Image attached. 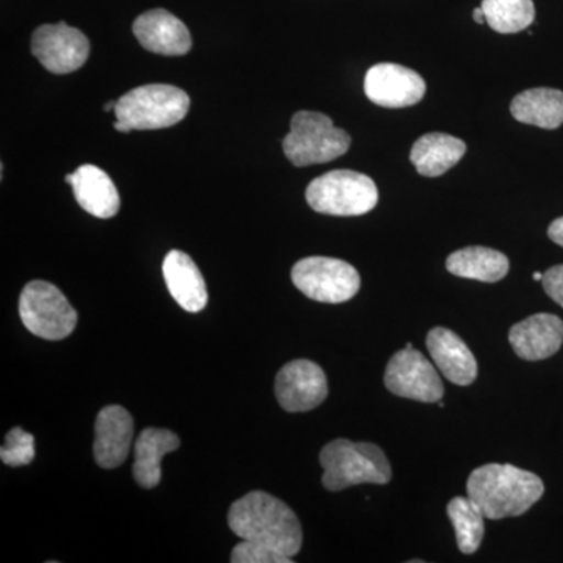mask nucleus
Masks as SVG:
<instances>
[{
  "instance_id": "1a4fd4ad",
  "label": "nucleus",
  "mask_w": 563,
  "mask_h": 563,
  "mask_svg": "<svg viewBox=\"0 0 563 563\" xmlns=\"http://www.w3.org/2000/svg\"><path fill=\"white\" fill-rule=\"evenodd\" d=\"M384 383L393 395L413 401L439 402L444 396L439 373L410 343L393 355L385 369Z\"/></svg>"
},
{
  "instance_id": "ddd939ff",
  "label": "nucleus",
  "mask_w": 563,
  "mask_h": 563,
  "mask_svg": "<svg viewBox=\"0 0 563 563\" xmlns=\"http://www.w3.org/2000/svg\"><path fill=\"white\" fill-rule=\"evenodd\" d=\"M133 33L144 49L168 57L190 52L192 40L187 25L169 11H146L133 22Z\"/></svg>"
},
{
  "instance_id": "cd10ccee",
  "label": "nucleus",
  "mask_w": 563,
  "mask_h": 563,
  "mask_svg": "<svg viewBox=\"0 0 563 563\" xmlns=\"http://www.w3.org/2000/svg\"><path fill=\"white\" fill-rule=\"evenodd\" d=\"M548 236H550L555 244L563 247V217L551 222L550 229H548Z\"/></svg>"
},
{
  "instance_id": "4468645a",
  "label": "nucleus",
  "mask_w": 563,
  "mask_h": 563,
  "mask_svg": "<svg viewBox=\"0 0 563 563\" xmlns=\"http://www.w3.org/2000/svg\"><path fill=\"white\" fill-rule=\"evenodd\" d=\"M95 459L101 468L113 470L122 465L131 453L133 420L121 406L103 407L96 418Z\"/></svg>"
},
{
  "instance_id": "412c9836",
  "label": "nucleus",
  "mask_w": 563,
  "mask_h": 563,
  "mask_svg": "<svg viewBox=\"0 0 563 563\" xmlns=\"http://www.w3.org/2000/svg\"><path fill=\"white\" fill-rule=\"evenodd\" d=\"M509 258L503 252L485 246L463 247L448 257L446 269L463 279L499 282L509 273Z\"/></svg>"
},
{
  "instance_id": "c85d7f7f",
  "label": "nucleus",
  "mask_w": 563,
  "mask_h": 563,
  "mask_svg": "<svg viewBox=\"0 0 563 563\" xmlns=\"http://www.w3.org/2000/svg\"><path fill=\"white\" fill-rule=\"evenodd\" d=\"M473 20L476 21L477 24H484V22H487L485 21L484 10L481 9V7L473 11Z\"/></svg>"
},
{
  "instance_id": "6ab92c4d",
  "label": "nucleus",
  "mask_w": 563,
  "mask_h": 563,
  "mask_svg": "<svg viewBox=\"0 0 563 563\" xmlns=\"http://www.w3.org/2000/svg\"><path fill=\"white\" fill-rule=\"evenodd\" d=\"M180 439L168 429L150 428L140 433L135 443L133 476L143 488H154L162 481V459L179 450Z\"/></svg>"
},
{
  "instance_id": "7ed1b4c3",
  "label": "nucleus",
  "mask_w": 563,
  "mask_h": 563,
  "mask_svg": "<svg viewBox=\"0 0 563 563\" xmlns=\"http://www.w3.org/2000/svg\"><path fill=\"white\" fill-rule=\"evenodd\" d=\"M320 463L324 468L322 485L329 492H342L361 484L385 485L391 481L390 462L373 443L333 440L322 448Z\"/></svg>"
},
{
  "instance_id": "5701e85b",
  "label": "nucleus",
  "mask_w": 563,
  "mask_h": 563,
  "mask_svg": "<svg viewBox=\"0 0 563 563\" xmlns=\"http://www.w3.org/2000/svg\"><path fill=\"white\" fill-rule=\"evenodd\" d=\"M448 515L454 526L459 550L463 554L476 553L485 533V517L479 507L472 499L457 496L448 504Z\"/></svg>"
},
{
  "instance_id": "0eeeda50",
  "label": "nucleus",
  "mask_w": 563,
  "mask_h": 563,
  "mask_svg": "<svg viewBox=\"0 0 563 563\" xmlns=\"http://www.w3.org/2000/svg\"><path fill=\"white\" fill-rule=\"evenodd\" d=\"M20 314L33 335L51 342L66 339L77 325V312L55 285L33 280L20 298Z\"/></svg>"
},
{
  "instance_id": "423d86ee",
  "label": "nucleus",
  "mask_w": 563,
  "mask_h": 563,
  "mask_svg": "<svg viewBox=\"0 0 563 563\" xmlns=\"http://www.w3.org/2000/svg\"><path fill=\"white\" fill-rule=\"evenodd\" d=\"M306 199L318 213L361 217L377 206L379 191L365 174L336 169L310 181Z\"/></svg>"
},
{
  "instance_id": "bb28decb",
  "label": "nucleus",
  "mask_w": 563,
  "mask_h": 563,
  "mask_svg": "<svg viewBox=\"0 0 563 563\" xmlns=\"http://www.w3.org/2000/svg\"><path fill=\"white\" fill-rule=\"evenodd\" d=\"M547 295L563 307V265L553 266L543 274L542 279Z\"/></svg>"
},
{
  "instance_id": "b1692460",
  "label": "nucleus",
  "mask_w": 563,
  "mask_h": 563,
  "mask_svg": "<svg viewBox=\"0 0 563 563\" xmlns=\"http://www.w3.org/2000/svg\"><path fill=\"white\" fill-rule=\"evenodd\" d=\"M485 21L498 33L526 31L536 21L532 0H483Z\"/></svg>"
},
{
  "instance_id": "4be33fe9",
  "label": "nucleus",
  "mask_w": 563,
  "mask_h": 563,
  "mask_svg": "<svg viewBox=\"0 0 563 563\" xmlns=\"http://www.w3.org/2000/svg\"><path fill=\"white\" fill-rule=\"evenodd\" d=\"M515 120L542 129L563 124V91L554 88H532L514 99L510 106Z\"/></svg>"
},
{
  "instance_id": "dca6fc26",
  "label": "nucleus",
  "mask_w": 563,
  "mask_h": 563,
  "mask_svg": "<svg viewBox=\"0 0 563 563\" xmlns=\"http://www.w3.org/2000/svg\"><path fill=\"white\" fill-rule=\"evenodd\" d=\"M426 346L437 368L450 383L466 387L476 380V358L457 333L444 328L432 329L426 339Z\"/></svg>"
},
{
  "instance_id": "a211bd4d",
  "label": "nucleus",
  "mask_w": 563,
  "mask_h": 563,
  "mask_svg": "<svg viewBox=\"0 0 563 563\" xmlns=\"http://www.w3.org/2000/svg\"><path fill=\"white\" fill-rule=\"evenodd\" d=\"M163 277L174 301L181 309L191 313L206 309L209 302L206 280L190 255L181 251L169 252L163 262Z\"/></svg>"
},
{
  "instance_id": "2eb2a0df",
  "label": "nucleus",
  "mask_w": 563,
  "mask_h": 563,
  "mask_svg": "<svg viewBox=\"0 0 563 563\" xmlns=\"http://www.w3.org/2000/svg\"><path fill=\"white\" fill-rule=\"evenodd\" d=\"M515 354L523 361L553 357L563 343V321L551 313H537L517 322L509 332Z\"/></svg>"
},
{
  "instance_id": "9d476101",
  "label": "nucleus",
  "mask_w": 563,
  "mask_h": 563,
  "mask_svg": "<svg viewBox=\"0 0 563 563\" xmlns=\"http://www.w3.org/2000/svg\"><path fill=\"white\" fill-rule=\"evenodd\" d=\"M32 54L54 74L80 69L90 55V41L65 22L41 25L32 36Z\"/></svg>"
},
{
  "instance_id": "f03ea898",
  "label": "nucleus",
  "mask_w": 563,
  "mask_h": 563,
  "mask_svg": "<svg viewBox=\"0 0 563 563\" xmlns=\"http://www.w3.org/2000/svg\"><path fill=\"white\" fill-rule=\"evenodd\" d=\"M466 492L487 520H504L528 512L542 498L544 485L537 474L509 463H488L470 474Z\"/></svg>"
},
{
  "instance_id": "c756f323",
  "label": "nucleus",
  "mask_w": 563,
  "mask_h": 563,
  "mask_svg": "<svg viewBox=\"0 0 563 563\" xmlns=\"http://www.w3.org/2000/svg\"><path fill=\"white\" fill-rule=\"evenodd\" d=\"M103 110L106 111H113L117 110V102H109L106 107H103Z\"/></svg>"
},
{
  "instance_id": "f257e3e1",
  "label": "nucleus",
  "mask_w": 563,
  "mask_h": 563,
  "mask_svg": "<svg viewBox=\"0 0 563 563\" xmlns=\"http://www.w3.org/2000/svg\"><path fill=\"white\" fill-rule=\"evenodd\" d=\"M229 528L247 542L295 558L301 551L302 528L287 504L265 492H251L229 510Z\"/></svg>"
},
{
  "instance_id": "6e6552de",
  "label": "nucleus",
  "mask_w": 563,
  "mask_h": 563,
  "mask_svg": "<svg viewBox=\"0 0 563 563\" xmlns=\"http://www.w3.org/2000/svg\"><path fill=\"white\" fill-rule=\"evenodd\" d=\"M291 279L307 298L324 303L350 301L361 290V274L339 258H302L292 266Z\"/></svg>"
},
{
  "instance_id": "39448f33",
  "label": "nucleus",
  "mask_w": 563,
  "mask_h": 563,
  "mask_svg": "<svg viewBox=\"0 0 563 563\" xmlns=\"http://www.w3.org/2000/svg\"><path fill=\"white\" fill-rule=\"evenodd\" d=\"M190 110L187 92L173 85H144L125 92L117 102L114 117L132 131L172 128Z\"/></svg>"
},
{
  "instance_id": "9b49d317",
  "label": "nucleus",
  "mask_w": 563,
  "mask_h": 563,
  "mask_svg": "<svg viewBox=\"0 0 563 563\" xmlns=\"http://www.w3.org/2000/svg\"><path fill=\"white\" fill-rule=\"evenodd\" d=\"M328 393V377L312 361H292L277 373L276 398L287 412H309L324 402Z\"/></svg>"
},
{
  "instance_id": "7c9ffc66",
  "label": "nucleus",
  "mask_w": 563,
  "mask_h": 563,
  "mask_svg": "<svg viewBox=\"0 0 563 563\" xmlns=\"http://www.w3.org/2000/svg\"><path fill=\"white\" fill-rule=\"evenodd\" d=\"M543 273H533V280H542Z\"/></svg>"
},
{
  "instance_id": "f8f14e48",
  "label": "nucleus",
  "mask_w": 563,
  "mask_h": 563,
  "mask_svg": "<svg viewBox=\"0 0 563 563\" xmlns=\"http://www.w3.org/2000/svg\"><path fill=\"white\" fill-rule=\"evenodd\" d=\"M365 95L385 109H404L424 98L426 84L413 69L395 63H379L366 73Z\"/></svg>"
},
{
  "instance_id": "393cba45",
  "label": "nucleus",
  "mask_w": 563,
  "mask_h": 563,
  "mask_svg": "<svg viewBox=\"0 0 563 563\" xmlns=\"http://www.w3.org/2000/svg\"><path fill=\"white\" fill-rule=\"evenodd\" d=\"M0 459L13 468L29 465L35 459V437L21 428L11 429L0 448Z\"/></svg>"
},
{
  "instance_id": "a878e982",
  "label": "nucleus",
  "mask_w": 563,
  "mask_h": 563,
  "mask_svg": "<svg viewBox=\"0 0 563 563\" xmlns=\"http://www.w3.org/2000/svg\"><path fill=\"white\" fill-rule=\"evenodd\" d=\"M231 562L233 563H291L292 558L277 553L272 548L263 547V544L247 542L243 540L242 543L233 548L231 554Z\"/></svg>"
},
{
  "instance_id": "f3484780",
  "label": "nucleus",
  "mask_w": 563,
  "mask_h": 563,
  "mask_svg": "<svg viewBox=\"0 0 563 563\" xmlns=\"http://www.w3.org/2000/svg\"><path fill=\"white\" fill-rule=\"evenodd\" d=\"M79 206L92 217L109 220L121 209L120 192L109 174L95 165H81L66 176Z\"/></svg>"
},
{
  "instance_id": "aec40b11",
  "label": "nucleus",
  "mask_w": 563,
  "mask_h": 563,
  "mask_svg": "<svg viewBox=\"0 0 563 563\" xmlns=\"http://www.w3.org/2000/svg\"><path fill=\"white\" fill-rule=\"evenodd\" d=\"M465 152L466 144L461 139L433 132L417 140L410 152V161L421 176L439 177L457 165Z\"/></svg>"
},
{
  "instance_id": "20e7f679",
  "label": "nucleus",
  "mask_w": 563,
  "mask_h": 563,
  "mask_svg": "<svg viewBox=\"0 0 563 563\" xmlns=\"http://www.w3.org/2000/svg\"><path fill=\"white\" fill-rule=\"evenodd\" d=\"M285 155L295 166L335 161L351 147V136L335 128L331 118L317 111H298L291 118L290 133L282 141Z\"/></svg>"
}]
</instances>
